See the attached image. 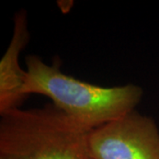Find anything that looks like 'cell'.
Listing matches in <instances>:
<instances>
[{"label": "cell", "mask_w": 159, "mask_h": 159, "mask_svg": "<svg viewBox=\"0 0 159 159\" xmlns=\"http://www.w3.org/2000/svg\"><path fill=\"white\" fill-rule=\"evenodd\" d=\"M29 40L26 11L14 17V29L10 44L0 61V114L18 109L25 97L27 72L21 69L19 57Z\"/></svg>", "instance_id": "obj_4"}, {"label": "cell", "mask_w": 159, "mask_h": 159, "mask_svg": "<svg viewBox=\"0 0 159 159\" xmlns=\"http://www.w3.org/2000/svg\"><path fill=\"white\" fill-rule=\"evenodd\" d=\"M92 159H159V131L151 118L133 111L88 134Z\"/></svg>", "instance_id": "obj_3"}, {"label": "cell", "mask_w": 159, "mask_h": 159, "mask_svg": "<svg viewBox=\"0 0 159 159\" xmlns=\"http://www.w3.org/2000/svg\"><path fill=\"white\" fill-rule=\"evenodd\" d=\"M89 131L53 104L1 114L0 159H92Z\"/></svg>", "instance_id": "obj_2"}, {"label": "cell", "mask_w": 159, "mask_h": 159, "mask_svg": "<svg viewBox=\"0 0 159 159\" xmlns=\"http://www.w3.org/2000/svg\"><path fill=\"white\" fill-rule=\"evenodd\" d=\"M24 92L51 98L53 105L74 123L90 131L134 111L142 97L136 85H93L65 74L57 64L47 65L39 57L26 58Z\"/></svg>", "instance_id": "obj_1"}]
</instances>
